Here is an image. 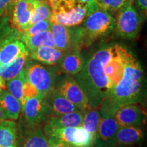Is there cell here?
<instances>
[{
    "label": "cell",
    "mask_w": 147,
    "mask_h": 147,
    "mask_svg": "<svg viewBox=\"0 0 147 147\" xmlns=\"http://www.w3.org/2000/svg\"><path fill=\"white\" fill-rule=\"evenodd\" d=\"M29 51L21 40H7L0 46V66L6 65L22 53Z\"/></svg>",
    "instance_id": "9a60e30c"
},
{
    "label": "cell",
    "mask_w": 147,
    "mask_h": 147,
    "mask_svg": "<svg viewBox=\"0 0 147 147\" xmlns=\"http://www.w3.org/2000/svg\"><path fill=\"white\" fill-rule=\"evenodd\" d=\"M127 0H94L97 7L108 12H117Z\"/></svg>",
    "instance_id": "83f0119b"
},
{
    "label": "cell",
    "mask_w": 147,
    "mask_h": 147,
    "mask_svg": "<svg viewBox=\"0 0 147 147\" xmlns=\"http://www.w3.org/2000/svg\"><path fill=\"white\" fill-rule=\"evenodd\" d=\"M101 120L95 137L93 147H116L119 125L113 115L100 113Z\"/></svg>",
    "instance_id": "9c48e42d"
},
{
    "label": "cell",
    "mask_w": 147,
    "mask_h": 147,
    "mask_svg": "<svg viewBox=\"0 0 147 147\" xmlns=\"http://www.w3.org/2000/svg\"><path fill=\"white\" fill-rule=\"evenodd\" d=\"M0 108L6 119L16 121L21 111V103L8 90L0 91Z\"/></svg>",
    "instance_id": "44dd1931"
},
{
    "label": "cell",
    "mask_w": 147,
    "mask_h": 147,
    "mask_svg": "<svg viewBox=\"0 0 147 147\" xmlns=\"http://www.w3.org/2000/svg\"><path fill=\"white\" fill-rule=\"evenodd\" d=\"M39 1H45V0H39Z\"/></svg>",
    "instance_id": "74e56055"
},
{
    "label": "cell",
    "mask_w": 147,
    "mask_h": 147,
    "mask_svg": "<svg viewBox=\"0 0 147 147\" xmlns=\"http://www.w3.org/2000/svg\"><path fill=\"white\" fill-rule=\"evenodd\" d=\"M116 147H117V146H116ZM118 147H128V146H118Z\"/></svg>",
    "instance_id": "8d00e7d4"
},
{
    "label": "cell",
    "mask_w": 147,
    "mask_h": 147,
    "mask_svg": "<svg viewBox=\"0 0 147 147\" xmlns=\"http://www.w3.org/2000/svg\"><path fill=\"white\" fill-rule=\"evenodd\" d=\"M144 133L140 127H119L117 134V146H131L140 144Z\"/></svg>",
    "instance_id": "e0dca14e"
},
{
    "label": "cell",
    "mask_w": 147,
    "mask_h": 147,
    "mask_svg": "<svg viewBox=\"0 0 147 147\" xmlns=\"http://www.w3.org/2000/svg\"><path fill=\"white\" fill-rule=\"evenodd\" d=\"M21 40L30 51H34L43 46L55 47L51 30L39 32L30 36H21Z\"/></svg>",
    "instance_id": "603a6c76"
},
{
    "label": "cell",
    "mask_w": 147,
    "mask_h": 147,
    "mask_svg": "<svg viewBox=\"0 0 147 147\" xmlns=\"http://www.w3.org/2000/svg\"><path fill=\"white\" fill-rule=\"evenodd\" d=\"M15 0H0V16L3 15L10 8L11 5Z\"/></svg>",
    "instance_id": "1f68e13d"
},
{
    "label": "cell",
    "mask_w": 147,
    "mask_h": 147,
    "mask_svg": "<svg viewBox=\"0 0 147 147\" xmlns=\"http://www.w3.org/2000/svg\"><path fill=\"white\" fill-rule=\"evenodd\" d=\"M137 5L140 8L142 14L144 16H146L147 12V0H136Z\"/></svg>",
    "instance_id": "d6a6232c"
},
{
    "label": "cell",
    "mask_w": 147,
    "mask_h": 147,
    "mask_svg": "<svg viewBox=\"0 0 147 147\" xmlns=\"http://www.w3.org/2000/svg\"><path fill=\"white\" fill-rule=\"evenodd\" d=\"M84 59L79 49H72L65 54L60 61L62 71L70 76H75L80 72L84 65Z\"/></svg>",
    "instance_id": "d6986e66"
},
{
    "label": "cell",
    "mask_w": 147,
    "mask_h": 147,
    "mask_svg": "<svg viewBox=\"0 0 147 147\" xmlns=\"http://www.w3.org/2000/svg\"><path fill=\"white\" fill-rule=\"evenodd\" d=\"M52 14L51 23L67 27L81 25L89 12V6L81 0H48Z\"/></svg>",
    "instance_id": "277c9868"
},
{
    "label": "cell",
    "mask_w": 147,
    "mask_h": 147,
    "mask_svg": "<svg viewBox=\"0 0 147 147\" xmlns=\"http://www.w3.org/2000/svg\"><path fill=\"white\" fill-rule=\"evenodd\" d=\"M47 136H52L74 147H93L95 137L82 126L44 128Z\"/></svg>",
    "instance_id": "8992f818"
},
{
    "label": "cell",
    "mask_w": 147,
    "mask_h": 147,
    "mask_svg": "<svg viewBox=\"0 0 147 147\" xmlns=\"http://www.w3.org/2000/svg\"><path fill=\"white\" fill-rule=\"evenodd\" d=\"M113 117L119 127H140L146 121V113L137 103L121 106L114 113Z\"/></svg>",
    "instance_id": "8fae6325"
},
{
    "label": "cell",
    "mask_w": 147,
    "mask_h": 147,
    "mask_svg": "<svg viewBox=\"0 0 147 147\" xmlns=\"http://www.w3.org/2000/svg\"><path fill=\"white\" fill-rule=\"evenodd\" d=\"M51 22L50 20H43L37 22L31 26L27 31L22 33L21 36H30L32 35L38 34L39 32H45V31L51 30Z\"/></svg>",
    "instance_id": "f1b7e54d"
},
{
    "label": "cell",
    "mask_w": 147,
    "mask_h": 147,
    "mask_svg": "<svg viewBox=\"0 0 147 147\" xmlns=\"http://www.w3.org/2000/svg\"><path fill=\"white\" fill-rule=\"evenodd\" d=\"M115 18L108 11L97 5L88 13L80 27L74 28L75 49L89 47L115 29Z\"/></svg>",
    "instance_id": "3957f363"
},
{
    "label": "cell",
    "mask_w": 147,
    "mask_h": 147,
    "mask_svg": "<svg viewBox=\"0 0 147 147\" xmlns=\"http://www.w3.org/2000/svg\"><path fill=\"white\" fill-rule=\"evenodd\" d=\"M0 147H17V126L14 120L0 122Z\"/></svg>",
    "instance_id": "7402d4cb"
},
{
    "label": "cell",
    "mask_w": 147,
    "mask_h": 147,
    "mask_svg": "<svg viewBox=\"0 0 147 147\" xmlns=\"http://www.w3.org/2000/svg\"><path fill=\"white\" fill-rule=\"evenodd\" d=\"M43 103L47 119L50 117H59L79 110L55 88L44 97Z\"/></svg>",
    "instance_id": "7c38bea8"
},
{
    "label": "cell",
    "mask_w": 147,
    "mask_h": 147,
    "mask_svg": "<svg viewBox=\"0 0 147 147\" xmlns=\"http://www.w3.org/2000/svg\"><path fill=\"white\" fill-rule=\"evenodd\" d=\"M28 56L29 51H27L20 55L17 58L8 65L0 66V75L4 79L5 81L17 76L24 68Z\"/></svg>",
    "instance_id": "d4e9b609"
},
{
    "label": "cell",
    "mask_w": 147,
    "mask_h": 147,
    "mask_svg": "<svg viewBox=\"0 0 147 147\" xmlns=\"http://www.w3.org/2000/svg\"><path fill=\"white\" fill-rule=\"evenodd\" d=\"M52 11L48 0L39 1L38 0L36 7L31 16L29 21V27L35 23L43 20H50Z\"/></svg>",
    "instance_id": "4316f807"
},
{
    "label": "cell",
    "mask_w": 147,
    "mask_h": 147,
    "mask_svg": "<svg viewBox=\"0 0 147 147\" xmlns=\"http://www.w3.org/2000/svg\"><path fill=\"white\" fill-rule=\"evenodd\" d=\"M144 76L140 64L130 52L123 78L100 106V113L113 115L121 106L139 103L144 95Z\"/></svg>",
    "instance_id": "7a4b0ae2"
},
{
    "label": "cell",
    "mask_w": 147,
    "mask_h": 147,
    "mask_svg": "<svg viewBox=\"0 0 147 147\" xmlns=\"http://www.w3.org/2000/svg\"><path fill=\"white\" fill-rule=\"evenodd\" d=\"M115 21V29L117 36L129 40L137 38L142 20L134 6V0H127L117 12Z\"/></svg>",
    "instance_id": "5b68a950"
},
{
    "label": "cell",
    "mask_w": 147,
    "mask_h": 147,
    "mask_svg": "<svg viewBox=\"0 0 147 147\" xmlns=\"http://www.w3.org/2000/svg\"><path fill=\"white\" fill-rule=\"evenodd\" d=\"M30 54L33 59L45 65H55L60 63L65 52L56 47L43 46L34 51H30Z\"/></svg>",
    "instance_id": "ffe728a7"
},
{
    "label": "cell",
    "mask_w": 147,
    "mask_h": 147,
    "mask_svg": "<svg viewBox=\"0 0 147 147\" xmlns=\"http://www.w3.org/2000/svg\"><path fill=\"white\" fill-rule=\"evenodd\" d=\"M37 3L38 0H15L11 5L12 23L21 33L29 29L31 16Z\"/></svg>",
    "instance_id": "30bf717a"
},
{
    "label": "cell",
    "mask_w": 147,
    "mask_h": 147,
    "mask_svg": "<svg viewBox=\"0 0 147 147\" xmlns=\"http://www.w3.org/2000/svg\"><path fill=\"white\" fill-rule=\"evenodd\" d=\"M51 34L55 47L66 52L75 49L74 32L72 27L51 23Z\"/></svg>",
    "instance_id": "5bb4252c"
},
{
    "label": "cell",
    "mask_w": 147,
    "mask_h": 147,
    "mask_svg": "<svg viewBox=\"0 0 147 147\" xmlns=\"http://www.w3.org/2000/svg\"><path fill=\"white\" fill-rule=\"evenodd\" d=\"M25 81V68L22 69L14 78L5 81L7 90L19 101L21 105V109L25 103V100L23 97V84Z\"/></svg>",
    "instance_id": "484cf974"
},
{
    "label": "cell",
    "mask_w": 147,
    "mask_h": 147,
    "mask_svg": "<svg viewBox=\"0 0 147 147\" xmlns=\"http://www.w3.org/2000/svg\"><path fill=\"white\" fill-rule=\"evenodd\" d=\"M17 147H49L47 136L40 125L27 126L25 133L22 134Z\"/></svg>",
    "instance_id": "2e32d148"
},
{
    "label": "cell",
    "mask_w": 147,
    "mask_h": 147,
    "mask_svg": "<svg viewBox=\"0 0 147 147\" xmlns=\"http://www.w3.org/2000/svg\"><path fill=\"white\" fill-rule=\"evenodd\" d=\"M5 119H6V118H5L4 114H3L2 110H1V108H0V122L3 121V120H5Z\"/></svg>",
    "instance_id": "d590c367"
},
{
    "label": "cell",
    "mask_w": 147,
    "mask_h": 147,
    "mask_svg": "<svg viewBox=\"0 0 147 147\" xmlns=\"http://www.w3.org/2000/svg\"><path fill=\"white\" fill-rule=\"evenodd\" d=\"M80 111L82 114V126L95 137L101 120L100 107H91L89 106Z\"/></svg>",
    "instance_id": "cb8c5ba5"
},
{
    "label": "cell",
    "mask_w": 147,
    "mask_h": 147,
    "mask_svg": "<svg viewBox=\"0 0 147 147\" xmlns=\"http://www.w3.org/2000/svg\"><path fill=\"white\" fill-rule=\"evenodd\" d=\"M21 110L29 127L38 125L47 119L43 98L40 96L27 99Z\"/></svg>",
    "instance_id": "4fadbf2b"
},
{
    "label": "cell",
    "mask_w": 147,
    "mask_h": 147,
    "mask_svg": "<svg viewBox=\"0 0 147 147\" xmlns=\"http://www.w3.org/2000/svg\"><path fill=\"white\" fill-rule=\"evenodd\" d=\"M38 96H40V94L36 88L25 79L23 84V97L25 100Z\"/></svg>",
    "instance_id": "f546056e"
},
{
    "label": "cell",
    "mask_w": 147,
    "mask_h": 147,
    "mask_svg": "<svg viewBox=\"0 0 147 147\" xmlns=\"http://www.w3.org/2000/svg\"><path fill=\"white\" fill-rule=\"evenodd\" d=\"M25 75L26 80L36 88L42 98L55 89L56 78L51 67L34 63L25 69Z\"/></svg>",
    "instance_id": "52a82bcc"
},
{
    "label": "cell",
    "mask_w": 147,
    "mask_h": 147,
    "mask_svg": "<svg viewBox=\"0 0 147 147\" xmlns=\"http://www.w3.org/2000/svg\"><path fill=\"white\" fill-rule=\"evenodd\" d=\"M46 128H61L82 126V114L80 110L59 117H50L46 120Z\"/></svg>",
    "instance_id": "ac0fdd59"
},
{
    "label": "cell",
    "mask_w": 147,
    "mask_h": 147,
    "mask_svg": "<svg viewBox=\"0 0 147 147\" xmlns=\"http://www.w3.org/2000/svg\"><path fill=\"white\" fill-rule=\"evenodd\" d=\"M55 88L80 110L89 106L87 95L72 76L65 74Z\"/></svg>",
    "instance_id": "ba28073f"
},
{
    "label": "cell",
    "mask_w": 147,
    "mask_h": 147,
    "mask_svg": "<svg viewBox=\"0 0 147 147\" xmlns=\"http://www.w3.org/2000/svg\"><path fill=\"white\" fill-rule=\"evenodd\" d=\"M113 46H104L84 61L74 79L87 95L91 107H100L108 94V82L104 67L113 53Z\"/></svg>",
    "instance_id": "6da1fadb"
},
{
    "label": "cell",
    "mask_w": 147,
    "mask_h": 147,
    "mask_svg": "<svg viewBox=\"0 0 147 147\" xmlns=\"http://www.w3.org/2000/svg\"><path fill=\"white\" fill-rule=\"evenodd\" d=\"M6 89V86H5V81L2 77L0 75V91L2 90Z\"/></svg>",
    "instance_id": "e575fe53"
},
{
    "label": "cell",
    "mask_w": 147,
    "mask_h": 147,
    "mask_svg": "<svg viewBox=\"0 0 147 147\" xmlns=\"http://www.w3.org/2000/svg\"><path fill=\"white\" fill-rule=\"evenodd\" d=\"M49 147H74L52 136H47Z\"/></svg>",
    "instance_id": "4dcf8cb0"
},
{
    "label": "cell",
    "mask_w": 147,
    "mask_h": 147,
    "mask_svg": "<svg viewBox=\"0 0 147 147\" xmlns=\"http://www.w3.org/2000/svg\"><path fill=\"white\" fill-rule=\"evenodd\" d=\"M81 1L89 5V11H91L92 9H93L96 6V4L94 2V0H81Z\"/></svg>",
    "instance_id": "836d02e7"
}]
</instances>
